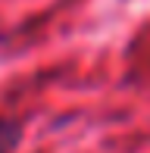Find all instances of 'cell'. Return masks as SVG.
Wrapping results in <instances>:
<instances>
[{
  "instance_id": "6da1fadb",
  "label": "cell",
  "mask_w": 150,
  "mask_h": 153,
  "mask_svg": "<svg viewBox=\"0 0 150 153\" xmlns=\"http://www.w3.org/2000/svg\"><path fill=\"white\" fill-rule=\"evenodd\" d=\"M25 137V125L16 116H0V153H16Z\"/></svg>"
}]
</instances>
